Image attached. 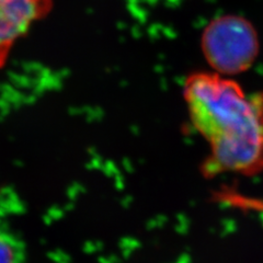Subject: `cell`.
Wrapping results in <instances>:
<instances>
[{
	"mask_svg": "<svg viewBox=\"0 0 263 263\" xmlns=\"http://www.w3.org/2000/svg\"><path fill=\"white\" fill-rule=\"evenodd\" d=\"M184 99L192 124L211 148L208 175L263 170V93L246 95L217 73H194L185 81Z\"/></svg>",
	"mask_w": 263,
	"mask_h": 263,
	"instance_id": "cell-1",
	"label": "cell"
},
{
	"mask_svg": "<svg viewBox=\"0 0 263 263\" xmlns=\"http://www.w3.org/2000/svg\"><path fill=\"white\" fill-rule=\"evenodd\" d=\"M204 56L214 69L234 75L248 69L258 55L257 33L243 18L235 15L213 20L202 35Z\"/></svg>",
	"mask_w": 263,
	"mask_h": 263,
	"instance_id": "cell-2",
	"label": "cell"
},
{
	"mask_svg": "<svg viewBox=\"0 0 263 263\" xmlns=\"http://www.w3.org/2000/svg\"><path fill=\"white\" fill-rule=\"evenodd\" d=\"M52 8V0H0V67L14 42Z\"/></svg>",
	"mask_w": 263,
	"mask_h": 263,
	"instance_id": "cell-3",
	"label": "cell"
},
{
	"mask_svg": "<svg viewBox=\"0 0 263 263\" xmlns=\"http://www.w3.org/2000/svg\"><path fill=\"white\" fill-rule=\"evenodd\" d=\"M24 246L9 228L0 226V263H22Z\"/></svg>",
	"mask_w": 263,
	"mask_h": 263,
	"instance_id": "cell-4",
	"label": "cell"
}]
</instances>
